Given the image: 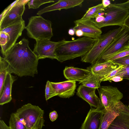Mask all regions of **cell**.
<instances>
[{
  "mask_svg": "<svg viewBox=\"0 0 129 129\" xmlns=\"http://www.w3.org/2000/svg\"><path fill=\"white\" fill-rule=\"evenodd\" d=\"M25 38L16 43L4 57L11 67L14 74L20 77H34L38 74L39 60L29 46Z\"/></svg>",
  "mask_w": 129,
  "mask_h": 129,
  "instance_id": "cell-1",
  "label": "cell"
},
{
  "mask_svg": "<svg viewBox=\"0 0 129 129\" xmlns=\"http://www.w3.org/2000/svg\"><path fill=\"white\" fill-rule=\"evenodd\" d=\"M97 40L83 37L71 41L63 39L59 41L55 51L56 59L62 62L81 57L89 51Z\"/></svg>",
  "mask_w": 129,
  "mask_h": 129,
  "instance_id": "cell-2",
  "label": "cell"
},
{
  "mask_svg": "<svg viewBox=\"0 0 129 129\" xmlns=\"http://www.w3.org/2000/svg\"><path fill=\"white\" fill-rule=\"evenodd\" d=\"M14 113L27 129H42L45 126L44 111L38 106L28 103Z\"/></svg>",
  "mask_w": 129,
  "mask_h": 129,
  "instance_id": "cell-3",
  "label": "cell"
},
{
  "mask_svg": "<svg viewBox=\"0 0 129 129\" xmlns=\"http://www.w3.org/2000/svg\"><path fill=\"white\" fill-rule=\"evenodd\" d=\"M25 28L28 36L36 41L50 40L53 36L51 22L41 16L31 17Z\"/></svg>",
  "mask_w": 129,
  "mask_h": 129,
  "instance_id": "cell-4",
  "label": "cell"
},
{
  "mask_svg": "<svg viewBox=\"0 0 129 129\" xmlns=\"http://www.w3.org/2000/svg\"><path fill=\"white\" fill-rule=\"evenodd\" d=\"M122 26L102 35L89 51L81 57V61L92 64L95 63L121 30Z\"/></svg>",
  "mask_w": 129,
  "mask_h": 129,
  "instance_id": "cell-5",
  "label": "cell"
},
{
  "mask_svg": "<svg viewBox=\"0 0 129 129\" xmlns=\"http://www.w3.org/2000/svg\"><path fill=\"white\" fill-rule=\"evenodd\" d=\"M25 27V21L23 20L0 30L1 52L3 57L15 44Z\"/></svg>",
  "mask_w": 129,
  "mask_h": 129,
  "instance_id": "cell-6",
  "label": "cell"
},
{
  "mask_svg": "<svg viewBox=\"0 0 129 129\" xmlns=\"http://www.w3.org/2000/svg\"><path fill=\"white\" fill-rule=\"evenodd\" d=\"M104 12V21L100 23L95 22L94 19H90L93 23L98 28L105 26L123 25L124 21L129 14V10L111 4L105 8Z\"/></svg>",
  "mask_w": 129,
  "mask_h": 129,
  "instance_id": "cell-7",
  "label": "cell"
},
{
  "mask_svg": "<svg viewBox=\"0 0 129 129\" xmlns=\"http://www.w3.org/2000/svg\"><path fill=\"white\" fill-rule=\"evenodd\" d=\"M128 46L129 29L123 25L121 30L95 63L105 62L111 56Z\"/></svg>",
  "mask_w": 129,
  "mask_h": 129,
  "instance_id": "cell-8",
  "label": "cell"
},
{
  "mask_svg": "<svg viewBox=\"0 0 129 129\" xmlns=\"http://www.w3.org/2000/svg\"><path fill=\"white\" fill-rule=\"evenodd\" d=\"M98 89L102 109L104 113L120 101L123 97L122 93L115 87L101 86Z\"/></svg>",
  "mask_w": 129,
  "mask_h": 129,
  "instance_id": "cell-9",
  "label": "cell"
},
{
  "mask_svg": "<svg viewBox=\"0 0 129 129\" xmlns=\"http://www.w3.org/2000/svg\"><path fill=\"white\" fill-rule=\"evenodd\" d=\"M29 0H18L0 21V30L24 20L22 16Z\"/></svg>",
  "mask_w": 129,
  "mask_h": 129,
  "instance_id": "cell-10",
  "label": "cell"
},
{
  "mask_svg": "<svg viewBox=\"0 0 129 129\" xmlns=\"http://www.w3.org/2000/svg\"><path fill=\"white\" fill-rule=\"evenodd\" d=\"M33 52L39 59L48 58L56 59L55 51L59 42L44 39L36 41Z\"/></svg>",
  "mask_w": 129,
  "mask_h": 129,
  "instance_id": "cell-11",
  "label": "cell"
},
{
  "mask_svg": "<svg viewBox=\"0 0 129 129\" xmlns=\"http://www.w3.org/2000/svg\"><path fill=\"white\" fill-rule=\"evenodd\" d=\"M104 112L101 108H91L80 129H101Z\"/></svg>",
  "mask_w": 129,
  "mask_h": 129,
  "instance_id": "cell-12",
  "label": "cell"
},
{
  "mask_svg": "<svg viewBox=\"0 0 129 129\" xmlns=\"http://www.w3.org/2000/svg\"><path fill=\"white\" fill-rule=\"evenodd\" d=\"M75 25L73 28L75 31L79 29L83 33V36L96 40H98L102 35V31L91 22L90 20L74 21Z\"/></svg>",
  "mask_w": 129,
  "mask_h": 129,
  "instance_id": "cell-13",
  "label": "cell"
},
{
  "mask_svg": "<svg viewBox=\"0 0 129 129\" xmlns=\"http://www.w3.org/2000/svg\"><path fill=\"white\" fill-rule=\"evenodd\" d=\"M96 89L81 84L77 89L76 95L88 103L91 107L102 109L100 99L95 93Z\"/></svg>",
  "mask_w": 129,
  "mask_h": 129,
  "instance_id": "cell-14",
  "label": "cell"
},
{
  "mask_svg": "<svg viewBox=\"0 0 129 129\" xmlns=\"http://www.w3.org/2000/svg\"><path fill=\"white\" fill-rule=\"evenodd\" d=\"M50 82L57 96L66 98L74 95L76 87V81L68 80L58 82Z\"/></svg>",
  "mask_w": 129,
  "mask_h": 129,
  "instance_id": "cell-15",
  "label": "cell"
},
{
  "mask_svg": "<svg viewBox=\"0 0 129 129\" xmlns=\"http://www.w3.org/2000/svg\"><path fill=\"white\" fill-rule=\"evenodd\" d=\"M83 0H59L55 3L39 10L37 14L41 16L46 12L62 9H67L77 6H81Z\"/></svg>",
  "mask_w": 129,
  "mask_h": 129,
  "instance_id": "cell-16",
  "label": "cell"
},
{
  "mask_svg": "<svg viewBox=\"0 0 129 129\" xmlns=\"http://www.w3.org/2000/svg\"><path fill=\"white\" fill-rule=\"evenodd\" d=\"M120 65L112 61H106L99 63H95L87 69L101 78L102 81L107 74L118 67Z\"/></svg>",
  "mask_w": 129,
  "mask_h": 129,
  "instance_id": "cell-17",
  "label": "cell"
},
{
  "mask_svg": "<svg viewBox=\"0 0 129 129\" xmlns=\"http://www.w3.org/2000/svg\"><path fill=\"white\" fill-rule=\"evenodd\" d=\"M126 106L120 101L109 110L105 112L103 116L101 129H107Z\"/></svg>",
  "mask_w": 129,
  "mask_h": 129,
  "instance_id": "cell-18",
  "label": "cell"
},
{
  "mask_svg": "<svg viewBox=\"0 0 129 129\" xmlns=\"http://www.w3.org/2000/svg\"><path fill=\"white\" fill-rule=\"evenodd\" d=\"M88 69H83L73 67H66L63 71L64 77L69 80L81 82L90 74Z\"/></svg>",
  "mask_w": 129,
  "mask_h": 129,
  "instance_id": "cell-19",
  "label": "cell"
},
{
  "mask_svg": "<svg viewBox=\"0 0 129 129\" xmlns=\"http://www.w3.org/2000/svg\"><path fill=\"white\" fill-rule=\"evenodd\" d=\"M107 129H129V108L126 106Z\"/></svg>",
  "mask_w": 129,
  "mask_h": 129,
  "instance_id": "cell-20",
  "label": "cell"
},
{
  "mask_svg": "<svg viewBox=\"0 0 129 129\" xmlns=\"http://www.w3.org/2000/svg\"><path fill=\"white\" fill-rule=\"evenodd\" d=\"M17 79L16 76L7 74L5 81L2 92L0 95V105H3L10 102L12 100L11 90L13 83Z\"/></svg>",
  "mask_w": 129,
  "mask_h": 129,
  "instance_id": "cell-21",
  "label": "cell"
},
{
  "mask_svg": "<svg viewBox=\"0 0 129 129\" xmlns=\"http://www.w3.org/2000/svg\"><path fill=\"white\" fill-rule=\"evenodd\" d=\"M8 73H14L12 69L4 58L0 56V95L2 92L5 79Z\"/></svg>",
  "mask_w": 129,
  "mask_h": 129,
  "instance_id": "cell-22",
  "label": "cell"
},
{
  "mask_svg": "<svg viewBox=\"0 0 129 129\" xmlns=\"http://www.w3.org/2000/svg\"><path fill=\"white\" fill-rule=\"evenodd\" d=\"M105 8L102 3L89 8L79 21H84L94 19L99 13L104 11Z\"/></svg>",
  "mask_w": 129,
  "mask_h": 129,
  "instance_id": "cell-23",
  "label": "cell"
},
{
  "mask_svg": "<svg viewBox=\"0 0 129 129\" xmlns=\"http://www.w3.org/2000/svg\"><path fill=\"white\" fill-rule=\"evenodd\" d=\"M101 79L93 74L91 71L90 74L79 84L88 87L98 89L100 87Z\"/></svg>",
  "mask_w": 129,
  "mask_h": 129,
  "instance_id": "cell-24",
  "label": "cell"
},
{
  "mask_svg": "<svg viewBox=\"0 0 129 129\" xmlns=\"http://www.w3.org/2000/svg\"><path fill=\"white\" fill-rule=\"evenodd\" d=\"M8 126L10 129H27L25 126L13 113L11 114Z\"/></svg>",
  "mask_w": 129,
  "mask_h": 129,
  "instance_id": "cell-25",
  "label": "cell"
},
{
  "mask_svg": "<svg viewBox=\"0 0 129 129\" xmlns=\"http://www.w3.org/2000/svg\"><path fill=\"white\" fill-rule=\"evenodd\" d=\"M53 0H29L27 3L29 9H37L41 5L46 3L54 2Z\"/></svg>",
  "mask_w": 129,
  "mask_h": 129,
  "instance_id": "cell-26",
  "label": "cell"
},
{
  "mask_svg": "<svg viewBox=\"0 0 129 129\" xmlns=\"http://www.w3.org/2000/svg\"><path fill=\"white\" fill-rule=\"evenodd\" d=\"M129 55V46L127 47L111 56L105 61H112Z\"/></svg>",
  "mask_w": 129,
  "mask_h": 129,
  "instance_id": "cell-27",
  "label": "cell"
},
{
  "mask_svg": "<svg viewBox=\"0 0 129 129\" xmlns=\"http://www.w3.org/2000/svg\"><path fill=\"white\" fill-rule=\"evenodd\" d=\"M45 95L46 101L53 96H57L55 90L51 85L50 82L48 80L47 81L46 85Z\"/></svg>",
  "mask_w": 129,
  "mask_h": 129,
  "instance_id": "cell-28",
  "label": "cell"
},
{
  "mask_svg": "<svg viewBox=\"0 0 129 129\" xmlns=\"http://www.w3.org/2000/svg\"><path fill=\"white\" fill-rule=\"evenodd\" d=\"M123 66L120 65L118 67L107 74L102 79V81H109L111 78L118 74L120 70L123 68Z\"/></svg>",
  "mask_w": 129,
  "mask_h": 129,
  "instance_id": "cell-29",
  "label": "cell"
},
{
  "mask_svg": "<svg viewBox=\"0 0 129 129\" xmlns=\"http://www.w3.org/2000/svg\"><path fill=\"white\" fill-rule=\"evenodd\" d=\"M116 76H119L123 79L129 80V65L123 66V68Z\"/></svg>",
  "mask_w": 129,
  "mask_h": 129,
  "instance_id": "cell-30",
  "label": "cell"
},
{
  "mask_svg": "<svg viewBox=\"0 0 129 129\" xmlns=\"http://www.w3.org/2000/svg\"><path fill=\"white\" fill-rule=\"evenodd\" d=\"M112 61L119 65L123 66L129 65V55Z\"/></svg>",
  "mask_w": 129,
  "mask_h": 129,
  "instance_id": "cell-31",
  "label": "cell"
},
{
  "mask_svg": "<svg viewBox=\"0 0 129 129\" xmlns=\"http://www.w3.org/2000/svg\"><path fill=\"white\" fill-rule=\"evenodd\" d=\"M49 117L50 120L53 122L58 117V115L57 112L55 111H54L50 113Z\"/></svg>",
  "mask_w": 129,
  "mask_h": 129,
  "instance_id": "cell-32",
  "label": "cell"
},
{
  "mask_svg": "<svg viewBox=\"0 0 129 129\" xmlns=\"http://www.w3.org/2000/svg\"><path fill=\"white\" fill-rule=\"evenodd\" d=\"M123 79L121 77L118 76H115L111 78L109 81L111 82L112 81L114 82H117L121 81Z\"/></svg>",
  "mask_w": 129,
  "mask_h": 129,
  "instance_id": "cell-33",
  "label": "cell"
},
{
  "mask_svg": "<svg viewBox=\"0 0 129 129\" xmlns=\"http://www.w3.org/2000/svg\"><path fill=\"white\" fill-rule=\"evenodd\" d=\"M0 129H10L8 126L7 125L4 121L2 120H0Z\"/></svg>",
  "mask_w": 129,
  "mask_h": 129,
  "instance_id": "cell-34",
  "label": "cell"
},
{
  "mask_svg": "<svg viewBox=\"0 0 129 129\" xmlns=\"http://www.w3.org/2000/svg\"><path fill=\"white\" fill-rule=\"evenodd\" d=\"M94 19L96 22L100 23L104 21V17L103 16L98 15Z\"/></svg>",
  "mask_w": 129,
  "mask_h": 129,
  "instance_id": "cell-35",
  "label": "cell"
},
{
  "mask_svg": "<svg viewBox=\"0 0 129 129\" xmlns=\"http://www.w3.org/2000/svg\"><path fill=\"white\" fill-rule=\"evenodd\" d=\"M123 25L129 29V14L124 20Z\"/></svg>",
  "mask_w": 129,
  "mask_h": 129,
  "instance_id": "cell-36",
  "label": "cell"
},
{
  "mask_svg": "<svg viewBox=\"0 0 129 129\" xmlns=\"http://www.w3.org/2000/svg\"><path fill=\"white\" fill-rule=\"evenodd\" d=\"M102 3L105 8L107 7L111 4L110 1L109 0H103Z\"/></svg>",
  "mask_w": 129,
  "mask_h": 129,
  "instance_id": "cell-37",
  "label": "cell"
},
{
  "mask_svg": "<svg viewBox=\"0 0 129 129\" xmlns=\"http://www.w3.org/2000/svg\"><path fill=\"white\" fill-rule=\"evenodd\" d=\"M75 34L76 36L80 37L83 36V33L80 30L78 29L75 31Z\"/></svg>",
  "mask_w": 129,
  "mask_h": 129,
  "instance_id": "cell-38",
  "label": "cell"
},
{
  "mask_svg": "<svg viewBox=\"0 0 129 129\" xmlns=\"http://www.w3.org/2000/svg\"><path fill=\"white\" fill-rule=\"evenodd\" d=\"M75 33V32L73 29H69L68 34L70 35H73Z\"/></svg>",
  "mask_w": 129,
  "mask_h": 129,
  "instance_id": "cell-39",
  "label": "cell"
},
{
  "mask_svg": "<svg viewBox=\"0 0 129 129\" xmlns=\"http://www.w3.org/2000/svg\"><path fill=\"white\" fill-rule=\"evenodd\" d=\"M128 108H129V106H128Z\"/></svg>",
  "mask_w": 129,
  "mask_h": 129,
  "instance_id": "cell-40",
  "label": "cell"
}]
</instances>
